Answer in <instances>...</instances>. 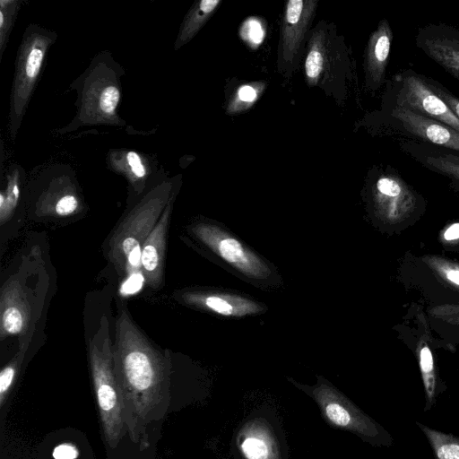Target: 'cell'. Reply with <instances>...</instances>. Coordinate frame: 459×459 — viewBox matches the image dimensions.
<instances>
[{"mask_svg":"<svg viewBox=\"0 0 459 459\" xmlns=\"http://www.w3.org/2000/svg\"><path fill=\"white\" fill-rule=\"evenodd\" d=\"M114 368L131 439L149 446L151 427L164 416L169 403V358L146 337L126 308L116 319Z\"/></svg>","mask_w":459,"mask_h":459,"instance_id":"obj_1","label":"cell"},{"mask_svg":"<svg viewBox=\"0 0 459 459\" xmlns=\"http://www.w3.org/2000/svg\"><path fill=\"white\" fill-rule=\"evenodd\" d=\"M123 74L122 66L109 52L96 55L70 86L77 92L76 113L67 126L56 131L57 134L61 135L89 126H124L125 121L117 113Z\"/></svg>","mask_w":459,"mask_h":459,"instance_id":"obj_2","label":"cell"},{"mask_svg":"<svg viewBox=\"0 0 459 459\" xmlns=\"http://www.w3.org/2000/svg\"><path fill=\"white\" fill-rule=\"evenodd\" d=\"M172 193V180H163L152 187L125 216L112 234L108 258L120 275L141 272L143 246L159 221Z\"/></svg>","mask_w":459,"mask_h":459,"instance_id":"obj_3","label":"cell"},{"mask_svg":"<svg viewBox=\"0 0 459 459\" xmlns=\"http://www.w3.org/2000/svg\"><path fill=\"white\" fill-rule=\"evenodd\" d=\"M88 351L104 437L109 446L115 447L124 435L126 423L123 399L114 368L113 344L105 316L90 340Z\"/></svg>","mask_w":459,"mask_h":459,"instance_id":"obj_4","label":"cell"},{"mask_svg":"<svg viewBox=\"0 0 459 459\" xmlns=\"http://www.w3.org/2000/svg\"><path fill=\"white\" fill-rule=\"evenodd\" d=\"M57 34L38 24H30L19 45L10 95L8 131L16 139L23 117L44 67L47 54Z\"/></svg>","mask_w":459,"mask_h":459,"instance_id":"obj_5","label":"cell"},{"mask_svg":"<svg viewBox=\"0 0 459 459\" xmlns=\"http://www.w3.org/2000/svg\"><path fill=\"white\" fill-rule=\"evenodd\" d=\"M387 93L388 106L410 109L459 131V119L430 88L425 75L403 70L392 78Z\"/></svg>","mask_w":459,"mask_h":459,"instance_id":"obj_6","label":"cell"},{"mask_svg":"<svg viewBox=\"0 0 459 459\" xmlns=\"http://www.w3.org/2000/svg\"><path fill=\"white\" fill-rule=\"evenodd\" d=\"M317 4L316 0H290L285 5L277 59L278 70L284 74H290L299 63Z\"/></svg>","mask_w":459,"mask_h":459,"instance_id":"obj_7","label":"cell"},{"mask_svg":"<svg viewBox=\"0 0 459 459\" xmlns=\"http://www.w3.org/2000/svg\"><path fill=\"white\" fill-rule=\"evenodd\" d=\"M192 232L209 249L244 275L262 279L270 273L260 257L221 228L198 223L192 228Z\"/></svg>","mask_w":459,"mask_h":459,"instance_id":"obj_8","label":"cell"},{"mask_svg":"<svg viewBox=\"0 0 459 459\" xmlns=\"http://www.w3.org/2000/svg\"><path fill=\"white\" fill-rule=\"evenodd\" d=\"M386 108V124L398 135L459 152V131L407 108Z\"/></svg>","mask_w":459,"mask_h":459,"instance_id":"obj_9","label":"cell"},{"mask_svg":"<svg viewBox=\"0 0 459 459\" xmlns=\"http://www.w3.org/2000/svg\"><path fill=\"white\" fill-rule=\"evenodd\" d=\"M415 44L459 81V29L444 23L427 24L418 30Z\"/></svg>","mask_w":459,"mask_h":459,"instance_id":"obj_10","label":"cell"},{"mask_svg":"<svg viewBox=\"0 0 459 459\" xmlns=\"http://www.w3.org/2000/svg\"><path fill=\"white\" fill-rule=\"evenodd\" d=\"M335 35L325 21L308 34L304 64L306 82L310 87L323 86L333 69V64L341 57L339 51H334Z\"/></svg>","mask_w":459,"mask_h":459,"instance_id":"obj_11","label":"cell"},{"mask_svg":"<svg viewBox=\"0 0 459 459\" xmlns=\"http://www.w3.org/2000/svg\"><path fill=\"white\" fill-rule=\"evenodd\" d=\"M32 317V304L27 288L17 277L3 285L0 295V337L23 334Z\"/></svg>","mask_w":459,"mask_h":459,"instance_id":"obj_12","label":"cell"},{"mask_svg":"<svg viewBox=\"0 0 459 459\" xmlns=\"http://www.w3.org/2000/svg\"><path fill=\"white\" fill-rule=\"evenodd\" d=\"M173 192L159 221L146 238L141 252L140 267L144 282L150 288L158 289L163 278L167 234L173 208Z\"/></svg>","mask_w":459,"mask_h":459,"instance_id":"obj_13","label":"cell"},{"mask_svg":"<svg viewBox=\"0 0 459 459\" xmlns=\"http://www.w3.org/2000/svg\"><path fill=\"white\" fill-rule=\"evenodd\" d=\"M394 39L388 20L379 21L370 34L364 55L365 86L370 91L378 90L385 81L391 46Z\"/></svg>","mask_w":459,"mask_h":459,"instance_id":"obj_14","label":"cell"},{"mask_svg":"<svg viewBox=\"0 0 459 459\" xmlns=\"http://www.w3.org/2000/svg\"><path fill=\"white\" fill-rule=\"evenodd\" d=\"M82 208L78 188L66 174L54 177L36 202V212L39 216L69 217Z\"/></svg>","mask_w":459,"mask_h":459,"instance_id":"obj_15","label":"cell"},{"mask_svg":"<svg viewBox=\"0 0 459 459\" xmlns=\"http://www.w3.org/2000/svg\"><path fill=\"white\" fill-rule=\"evenodd\" d=\"M181 299L197 307L225 316H245L260 313L263 307L251 299L228 293L186 291Z\"/></svg>","mask_w":459,"mask_h":459,"instance_id":"obj_16","label":"cell"},{"mask_svg":"<svg viewBox=\"0 0 459 459\" xmlns=\"http://www.w3.org/2000/svg\"><path fill=\"white\" fill-rule=\"evenodd\" d=\"M400 143L404 152L425 168L459 180V152L410 139Z\"/></svg>","mask_w":459,"mask_h":459,"instance_id":"obj_17","label":"cell"},{"mask_svg":"<svg viewBox=\"0 0 459 459\" xmlns=\"http://www.w3.org/2000/svg\"><path fill=\"white\" fill-rule=\"evenodd\" d=\"M109 168L123 175L136 194H141L150 179L153 166L151 160L134 150H112L107 156Z\"/></svg>","mask_w":459,"mask_h":459,"instance_id":"obj_18","label":"cell"},{"mask_svg":"<svg viewBox=\"0 0 459 459\" xmlns=\"http://www.w3.org/2000/svg\"><path fill=\"white\" fill-rule=\"evenodd\" d=\"M221 4V0H200L195 2L188 10L180 25L174 49L178 50L191 41Z\"/></svg>","mask_w":459,"mask_h":459,"instance_id":"obj_19","label":"cell"},{"mask_svg":"<svg viewBox=\"0 0 459 459\" xmlns=\"http://www.w3.org/2000/svg\"><path fill=\"white\" fill-rule=\"evenodd\" d=\"M23 169L18 164H12L6 173L5 186L0 192V224L4 225L16 210L22 193Z\"/></svg>","mask_w":459,"mask_h":459,"instance_id":"obj_20","label":"cell"},{"mask_svg":"<svg viewBox=\"0 0 459 459\" xmlns=\"http://www.w3.org/2000/svg\"><path fill=\"white\" fill-rule=\"evenodd\" d=\"M432 448L435 459H459V437L415 422Z\"/></svg>","mask_w":459,"mask_h":459,"instance_id":"obj_21","label":"cell"},{"mask_svg":"<svg viewBox=\"0 0 459 459\" xmlns=\"http://www.w3.org/2000/svg\"><path fill=\"white\" fill-rule=\"evenodd\" d=\"M264 89V84L262 82H253L240 86L229 101L227 112L236 114L249 108L257 100Z\"/></svg>","mask_w":459,"mask_h":459,"instance_id":"obj_22","label":"cell"},{"mask_svg":"<svg viewBox=\"0 0 459 459\" xmlns=\"http://www.w3.org/2000/svg\"><path fill=\"white\" fill-rule=\"evenodd\" d=\"M21 4L19 0H0V60L7 47Z\"/></svg>","mask_w":459,"mask_h":459,"instance_id":"obj_23","label":"cell"},{"mask_svg":"<svg viewBox=\"0 0 459 459\" xmlns=\"http://www.w3.org/2000/svg\"><path fill=\"white\" fill-rule=\"evenodd\" d=\"M23 357V351H20L16 356L5 365L0 372V404L3 406L10 389L15 380L21 361Z\"/></svg>","mask_w":459,"mask_h":459,"instance_id":"obj_24","label":"cell"},{"mask_svg":"<svg viewBox=\"0 0 459 459\" xmlns=\"http://www.w3.org/2000/svg\"><path fill=\"white\" fill-rule=\"evenodd\" d=\"M239 33L242 39L253 47L259 45L264 37V30L262 22L256 18H249L247 20L243 23Z\"/></svg>","mask_w":459,"mask_h":459,"instance_id":"obj_25","label":"cell"},{"mask_svg":"<svg viewBox=\"0 0 459 459\" xmlns=\"http://www.w3.org/2000/svg\"><path fill=\"white\" fill-rule=\"evenodd\" d=\"M427 82L430 88L439 96V98L447 105L451 111L459 119V98L451 93L437 81L427 77Z\"/></svg>","mask_w":459,"mask_h":459,"instance_id":"obj_26","label":"cell"},{"mask_svg":"<svg viewBox=\"0 0 459 459\" xmlns=\"http://www.w3.org/2000/svg\"><path fill=\"white\" fill-rule=\"evenodd\" d=\"M241 448L248 459H264L267 456V447L264 442L256 437L245 439Z\"/></svg>","mask_w":459,"mask_h":459,"instance_id":"obj_27","label":"cell"},{"mask_svg":"<svg viewBox=\"0 0 459 459\" xmlns=\"http://www.w3.org/2000/svg\"><path fill=\"white\" fill-rule=\"evenodd\" d=\"M52 455L54 459H76L79 451L75 446L65 443L56 446Z\"/></svg>","mask_w":459,"mask_h":459,"instance_id":"obj_28","label":"cell"},{"mask_svg":"<svg viewBox=\"0 0 459 459\" xmlns=\"http://www.w3.org/2000/svg\"><path fill=\"white\" fill-rule=\"evenodd\" d=\"M444 237L446 240H454L459 238V223L450 226L445 232Z\"/></svg>","mask_w":459,"mask_h":459,"instance_id":"obj_29","label":"cell"},{"mask_svg":"<svg viewBox=\"0 0 459 459\" xmlns=\"http://www.w3.org/2000/svg\"><path fill=\"white\" fill-rule=\"evenodd\" d=\"M446 277L455 284L459 285V271L458 270H449L446 273Z\"/></svg>","mask_w":459,"mask_h":459,"instance_id":"obj_30","label":"cell"}]
</instances>
